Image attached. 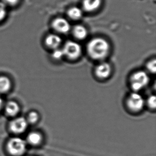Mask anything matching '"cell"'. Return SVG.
I'll use <instances>...</instances> for the list:
<instances>
[{
    "label": "cell",
    "mask_w": 156,
    "mask_h": 156,
    "mask_svg": "<svg viewBox=\"0 0 156 156\" xmlns=\"http://www.w3.org/2000/svg\"><path fill=\"white\" fill-rule=\"evenodd\" d=\"M63 55H64V53H63V51H62V50H60V49H55V51H53L52 53L53 58H55V59H57V60L61 59Z\"/></svg>",
    "instance_id": "ffe728a7"
},
{
    "label": "cell",
    "mask_w": 156,
    "mask_h": 156,
    "mask_svg": "<svg viewBox=\"0 0 156 156\" xmlns=\"http://www.w3.org/2000/svg\"><path fill=\"white\" fill-rule=\"evenodd\" d=\"M42 136L37 132H32L28 135L27 142L32 146H37L42 141Z\"/></svg>",
    "instance_id": "7c38bea8"
},
{
    "label": "cell",
    "mask_w": 156,
    "mask_h": 156,
    "mask_svg": "<svg viewBox=\"0 0 156 156\" xmlns=\"http://www.w3.org/2000/svg\"><path fill=\"white\" fill-rule=\"evenodd\" d=\"M20 0H2L1 2L6 6L14 7L17 6L20 2Z\"/></svg>",
    "instance_id": "ac0fdd59"
},
{
    "label": "cell",
    "mask_w": 156,
    "mask_h": 156,
    "mask_svg": "<svg viewBox=\"0 0 156 156\" xmlns=\"http://www.w3.org/2000/svg\"><path fill=\"white\" fill-rule=\"evenodd\" d=\"M52 26L57 32L67 33L70 30V25L67 20L63 18H58L53 21Z\"/></svg>",
    "instance_id": "52a82bcc"
},
{
    "label": "cell",
    "mask_w": 156,
    "mask_h": 156,
    "mask_svg": "<svg viewBox=\"0 0 156 156\" xmlns=\"http://www.w3.org/2000/svg\"><path fill=\"white\" fill-rule=\"evenodd\" d=\"M39 118V115L38 113L36 112H30L27 117V119H26L28 123H30L32 124H34L37 122Z\"/></svg>",
    "instance_id": "2e32d148"
},
{
    "label": "cell",
    "mask_w": 156,
    "mask_h": 156,
    "mask_svg": "<svg viewBox=\"0 0 156 156\" xmlns=\"http://www.w3.org/2000/svg\"><path fill=\"white\" fill-rule=\"evenodd\" d=\"M3 101L2 98L0 97V111L2 109V107H3Z\"/></svg>",
    "instance_id": "7402d4cb"
},
{
    "label": "cell",
    "mask_w": 156,
    "mask_h": 156,
    "mask_svg": "<svg viewBox=\"0 0 156 156\" xmlns=\"http://www.w3.org/2000/svg\"><path fill=\"white\" fill-rule=\"evenodd\" d=\"M147 68L149 72H150L152 74H154L156 71V60L154 59L149 62L147 65Z\"/></svg>",
    "instance_id": "d6986e66"
},
{
    "label": "cell",
    "mask_w": 156,
    "mask_h": 156,
    "mask_svg": "<svg viewBox=\"0 0 156 156\" xmlns=\"http://www.w3.org/2000/svg\"><path fill=\"white\" fill-rule=\"evenodd\" d=\"M11 87L10 80L6 76H0V93L8 92Z\"/></svg>",
    "instance_id": "4fadbf2b"
},
{
    "label": "cell",
    "mask_w": 156,
    "mask_h": 156,
    "mask_svg": "<svg viewBox=\"0 0 156 156\" xmlns=\"http://www.w3.org/2000/svg\"><path fill=\"white\" fill-rule=\"evenodd\" d=\"M64 55L70 59L74 60L78 58L82 53V48L80 45L74 41H68L62 49Z\"/></svg>",
    "instance_id": "277c9868"
},
{
    "label": "cell",
    "mask_w": 156,
    "mask_h": 156,
    "mask_svg": "<svg viewBox=\"0 0 156 156\" xmlns=\"http://www.w3.org/2000/svg\"><path fill=\"white\" fill-rule=\"evenodd\" d=\"M61 38L58 35L51 34L47 36L45 44L51 49H56L61 44Z\"/></svg>",
    "instance_id": "30bf717a"
},
{
    "label": "cell",
    "mask_w": 156,
    "mask_h": 156,
    "mask_svg": "<svg viewBox=\"0 0 156 156\" xmlns=\"http://www.w3.org/2000/svg\"><path fill=\"white\" fill-rule=\"evenodd\" d=\"M7 7L1 1L0 2V22L3 21L7 16Z\"/></svg>",
    "instance_id": "e0dca14e"
},
{
    "label": "cell",
    "mask_w": 156,
    "mask_h": 156,
    "mask_svg": "<svg viewBox=\"0 0 156 156\" xmlns=\"http://www.w3.org/2000/svg\"><path fill=\"white\" fill-rule=\"evenodd\" d=\"M127 105L129 109L132 111L140 112L144 108V100L140 94L134 92L129 95L127 100Z\"/></svg>",
    "instance_id": "5b68a950"
},
{
    "label": "cell",
    "mask_w": 156,
    "mask_h": 156,
    "mask_svg": "<svg viewBox=\"0 0 156 156\" xmlns=\"http://www.w3.org/2000/svg\"><path fill=\"white\" fill-rule=\"evenodd\" d=\"M68 16L73 20H78L82 17L83 11L78 7H73L68 11Z\"/></svg>",
    "instance_id": "9a60e30c"
},
{
    "label": "cell",
    "mask_w": 156,
    "mask_h": 156,
    "mask_svg": "<svg viewBox=\"0 0 156 156\" xmlns=\"http://www.w3.org/2000/svg\"><path fill=\"white\" fill-rule=\"evenodd\" d=\"M87 50L89 55L93 59L101 60L107 57L110 46L107 41L102 38H93L89 42Z\"/></svg>",
    "instance_id": "6da1fadb"
},
{
    "label": "cell",
    "mask_w": 156,
    "mask_h": 156,
    "mask_svg": "<svg viewBox=\"0 0 156 156\" xmlns=\"http://www.w3.org/2000/svg\"><path fill=\"white\" fill-rule=\"evenodd\" d=\"M74 36L79 40H83L87 37V31L86 28L82 25H77L73 29Z\"/></svg>",
    "instance_id": "5bb4252c"
},
{
    "label": "cell",
    "mask_w": 156,
    "mask_h": 156,
    "mask_svg": "<svg viewBox=\"0 0 156 156\" xmlns=\"http://www.w3.org/2000/svg\"><path fill=\"white\" fill-rule=\"evenodd\" d=\"M101 4V0H83V7L85 11L91 12L99 8Z\"/></svg>",
    "instance_id": "9c48e42d"
},
{
    "label": "cell",
    "mask_w": 156,
    "mask_h": 156,
    "mask_svg": "<svg viewBox=\"0 0 156 156\" xmlns=\"http://www.w3.org/2000/svg\"><path fill=\"white\" fill-rule=\"evenodd\" d=\"M20 111V107L17 102L10 101L8 102L5 107V114L10 117H14L17 115Z\"/></svg>",
    "instance_id": "8fae6325"
},
{
    "label": "cell",
    "mask_w": 156,
    "mask_h": 156,
    "mask_svg": "<svg viewBox=\"0 0 156 156\" xmlns=\"http://www.w3.org/2000/svg\"><path fill=\"white\" fill-rule=\"evenodd\" d=\"M27 121L23 117H18L11 121L9 125L10 131L15 134H21L25 132L28 127Z\"/></svg>",
    "instance_id": "8992f818"
},
{
    "label": "cell",
    "mask_w": 156,
    "mask_h": 156,
    "mask_svg": "<svg viewBox=\"0 0 156 156\" xmlns=\"http://www.w3.org/2000/svg\"><path fill=\"white\" fill-rule=\"evenodd\" d=\"M112 71V68L109 63L103 62L96 67L95 73L98 77L101 79L107 78Z\"/></svg>",
    "instance_id": "ba28073f"
},
{
    "label": "cell",
    "mask_w": 156,
    "mask_h": 156,
    "mask_svg": "<svg viewBox=\"0 0 156 156\" xmlns=\"http://www.w3.org/2000/svg\"><path fill=\"white\" fill-rule=\"evenodd\" d=\"M148 104L151 109H155L156 107V98L155 95H151L148 98Z\"/></svg>",
    "instance_id": "44dd1931"
},
{
    "label": "cell",
    "mask_w": 156,
    "mask_h": 156,
    "mask_svg": "<svg viewBox=\"0 0 156 156\" xmlns=\"http://www.w3.org/2000/svg\"><path fill=\"white\" fill-rule=\"evenodd\" d=\"M6 149L12 156H22L27 150V142L20 137H12L7 142Z\"/></svg>",
    "instance_id": "7a4b0ae2"
},
{
    "label": "cell",
    "mask_w": 156,
    "mask_h": 156,
    "mask_svg": "<svg viewBox=\"0 0 156 156\" xmlns=\"http://www.w3.org/2000/svg\"><path fill=\"white\" fill-rule=\"evenodd\" d=\"M149 82V77L147 73L138 71L132 75L131 78L132 88L135 92L140 91L146 87Z\"/></svg>",
    "instance_id": "3957f363"
}]
</instances>
